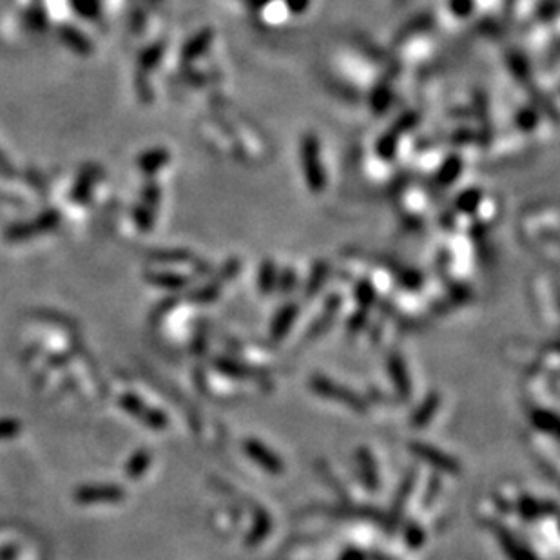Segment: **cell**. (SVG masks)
I'll list each match as a JSON object with an SVG mask.
<instances>
[{
    "label": "cell",
    "instance_id": "30",
    "mask_svg": "<svg viewBox=\"0 0 560 560\" xmlns=\"http://www.w3.org/2000/svg\"><path fill=\"white\" fill-rule=\"evenodd\" d=\"M406 540L408 544L412 546L413 549L419 548L421 544L425 542V532H423V527L419 526V524L416 522H410L406 526Z\"/></svg>",
    "mask_w": 560,
    "mask_h": 560
},
{
    "label": "cell",
    "instance_id": "33",
    "mask_svg": "<svg viewBox=\"0 0 560 560\" xmlns=\"http://www.w3.org/2000/svg\"><path fill=\"white\" fill-rule=\"evenodd\" d=\"M18 432V423L15 421H0V439L11 437Z\"/></svg>",
    "mask_w": 560,
    "mask_h": 560
},
{
    "label": "cell",
    "instance_id": "7",
    "mask_svg": "<svg viewBox=\"0 0 560 560\" xmlns=\"http://www.w3.org/2000/svg\"><path fill=\"white\" fill-rule=\"evenodd\" d=\"M355 459H358L359 472H361L365 486L370 491H375L379 488V477H377L379 474H377V466H375V459L372 452L368 448H359L355 452Z\"/></svg>",
    "mask_w": 560,
    "mask_h": 560
},
{
    "label": "cell",
    "instance_id": "31",
    "mask_svg": "<svg viewBox=\"0 0 560 560\" xmlns=\"http://www.w3.org/2000/svg\"><path fill=\"white\" fill-rule=\"evenodd\" d=\"M290 15H303L310 8V0H281Z\"/></svg>",
    "mask_w": 560,
    "mask_h": 560
},
{
    "label": "cell",
    "instance_id": "32",
    "mask_svg": "<svg viewBox=\"0 0 560 560\" xmlns=\"http://www.w3.org/2000/svg\"><path fill=\"white\" fill-rule=\"evenodd\" d=\"M358 297H359V301H361V303L365 307H370L372 303H374V289H372V287L367 283V281H362V283L359 285Z\"/></svg>",
    "mask_w": 560,
    "mask_h": 560
},
{
    "label": "cell",
    "instance_id": "1",
    "mask_svg": "<svg viewBox=\"0 0 560 560\" xmlns=\"http://www.w3.org/2000/svg\"><path fill=\"white\" fill-rule=\"evenodd\" d=\"M301 165H303V176H305L310 193H323L326 178L321 161V145H319L317 136L312 132L303 136V142H301Z\"/></svg>",
    "mask_w": 560,
    "mask_h": 560
},
{
    "label": "cell",
    "instance_id": "9",
    "mask_svg": "<svg viewBox=\"0 0 560 560\" xmlns=\"http://www.w3.org/2000/svg\"><path fill=\"white\" fill-rule=\"evenodd\" d=\"M297 316V307L296 305H285L280 312L276 314L274 321L270 325V338L274 341H280L285 336L289 334L290 326L294 325Z\"/></svg>",
    "mask_w": 560,
    "mask_h": 560
},
{
    "label": "cell",
    "instance_id": "27",
    "mask_svg": "<svg viewBox=\"0 0 560 560\" xmlns=\"http://www.w3.org/2000/svg\"><path fill=\"white\" fill-rule=\"evenodd\" d=\"M71 6L74 8V11L82 15L86 18H95L98 17L100 6L98 0H71Z\"/></svg>",
    "mask_w": 560,
    "mask_h": 560
},
{
    "label": "cell",
    "instance_id": "13",
    "mask_svg": "<svg viewBox=\"0 0 560 560\" xmlns=\"http://www.w3.org/2000/svg\"><path fill=\"white\" fill-rule=\"evenodd\" d=\"M482 200H484V193L481 189H464L457 198H455V209L464 216H472L474 212H477L482 205Z\"/></svg>",
    "mask_w": 560,
    "mask_h": 560
},
{
    "label": "cell",
    "instance_id": "35",
    "mask_svg": "<svg viewBox=\"0 0 560 560\" xmlns=\"http://www.w3.org/2000/svg\"><path fill=\"white\" fill-rule=\"evenodd\" d=\"M247 2H248V6H251L252 11L258 13L261 8H265L268 2H272V0H247Z\"/></svg>",
    "mask_w": 560,
    "mask_h": 560
},
{
    "label": "cell",
    "instance_id": "11",
    "mask_svg": "<svg viewBox=\"0 0 560 560\" xmlns=\"http://www.w3.org/2000/svg\"><path fill=\"white\" fill-rule=\"evenodd\" d=\"M212 37H215V33H212L210 29H202V31L194 35V37L187 42L185 47L181 50V58H183L185 62H190L194 58L202 57V55L209 50Z\"/></svg>",
    "mask_w": 560,
    "mask_h": 560
},
{
    "label": "cell",
    "instance_id": "16",
    "mask_svg": "<svg viewBox=\"0 0 560 560\" xmlns=\"http://www.w3.org/2000/svg\"><path fill=\"white\" fill-rule=\"evenodd\" d=\"M98 174H100L98 169H96V167H93V165L84 169V173L80 174L79 180H76V183H74L73 193H71V196H73L74 202H79V203L86 202L87 196H89V193H91V189H93V183H95V180L98 178Z\"/></svg>",
    "mask_w": 560,
    "mask_h": 560
},
{
    "label": "cell",
    "instance_id": "3",
    "mask_svg": "<svg viewBox=\"0 0 560 560\" xmlns=\"http://www.w3.org/2000/svg\"><path fill=\"white\" fill-rule=\"evenodd\" d=\"M410 452H412L416 457H419L423 462H426V464H430L432 468H435L437 472H445V474L450 475L461 474V464H459V461L450 457L448 453L435 448V446L416 441V442H410Z\"/></svg>",
    "mask_w": 560,
    "mask_h": 560
},
{
    "label": "cell",
    "instance_id": "28",
    "mask_svg": "<svg viewBox=\"0 0 560 560\" xmlns=\"http://www.w3.org/2000/svg\"><path fill=\"white\" fill-rule=\"evenodd\" d=\"M156 258L158 261H173V263H183V261H190L193 256L187 251H164V252H154L153 260Z\"/></svg>",
    "mask_w": 560,
    "mask_h": 560
},
{
    "label": "cell",
    "instance_id": "19",
    "mask_svg": "<svg viewBox=\"0 0 560 560\" xmlns=\"http://www.w3.org/2000/svg\"><path fill=\"white\" fill-rule=\"evenodd\" d=\"M548 510L555 511V504L553 503H544V501H537L532 497H524L519 503V511L522 513V517L532 519V517H542L548 513Z\"/></svg>",
    "mask_w": 560,
    "mask_h": 560
},
{
    "label": "cell",
    "instance_id": "25",
    "mask_svg": "<svg viewBox=\"0 0 560 560\" xmlns=\"http://www.w3.org/2000/svg\"><path fill=\"white\" fill-rule=\"evenodd\" d=\"M164 57V45L156 44L151 45L149 50H145L140 57V69L142 71H151L153 67L158 66V62Z\"/></svg>",
    "mask_w": 560,
    "mask_h": 560
},
{
    "label": "cell",
    "instance_id": "4",
    "mask_svg": "<svg viewBox=\"0 0 560 560\" xmlns=\"http://www.w3.org/2000/svg\"><path fill=\"white\" fill-rule=\"evenodd\" d=\"M244 450L245 453H247V457L251 459L254 464L260 466L261 470L274 475L283 474L285 470L283 461H281L272 450H268L261 441H258V439H245Z\"/></svg>",
    "mask_w": 560,
    "mask_h": 560
},
{
    "label": "cell",
    "instance_id": "14",
    "mask_svg": "<svg viewBox=\"0 0 560 560\" xmlns=\"http://www.w3.org/2000/svg\"><path fill=\"white\" fill-rule=\"evenodd\" d=\"M171 160V154L165 151V149H151V151H147V153L142 154L140 158H138V167H140L144 173H158V171L161 169V167H165V165L169 164Z\"/></svg>",
    "mask_w": 560,
    "mask_h": 560
},
{
    "label": "cell",
    "instance_id": "24",
    "mask_svg": "<svg viewBox=\"0 0 560 560\" xmlns=\"http://www.w3.org/2000/svg\"><path fill=\"white\" fill-rule=\"evenodd\" d=\"M270 526L272 524H270V519H268L267 513H265L263 510L258 511V515H256V524H254V527L251 530V535H248V542L251 544L260 542V540L268 533Z\"/></svg>",
    "mask_w": 560,
    "mask_h": 560
},
{
    "label": "cell",
    "instance_id": "17",
    "mask_svg": "<svg viewBox=\"0 0 560 560\" xmlns=\"http://www.w3.org/2000/svg\"><path fill=\"white\" fill-rule=\"evenodd\" d=\"M122 491L118 486H93V488H84L82 491H79L80 501L86 503H93V501H116L122 498Z\"/></svg>",
    "mask_w": 560,
    "mask_h": 560
},
{
    "label": "cell",
    "instance_id": "29",
    "mask_svg": "<svg viewBox=\"0 0 560 560\" xmlns=\"http://www.w3.org/2000/svg\"><path fill=\"white\" fill-rule=\"evenodd\" d=\"M153 283L161 285L164 289H180L181 285H185L187 280L183 276H176V274H161V276L151 278Z\"/></svg>",
    "mask_w": 560,
    "mask_h": 560
},
{
    "label": "cell",
    "instance_id": "18",
    "mask_svg": "<svg viewBox=\"0 0 560 560\" xmlns=\"http://www.w3.org/2000/svg\"><path fill=\"white\" fill-rule=\"evenodd\" d=\"M60 38H62V42L67 45V47H71V50L76 51V53L87 55L91 53V50H93L89 40L86 38V35L80 33L79 29L62 28L60 29Z\"/></svg>",
    "mask_w": 560,
    "mask_h": 560
},
{
    "label": "cell",
    "instance_id": "34",
    "mask_svg": "<svg viewBox=\"0 0 560 560\" xmlns=\"http://www.w3.org/2000/svg\"><path fill=\"white\" fill-rule=\"evenodd\" d=\"M0 174H4V176H13L15 174L13 165L6 160V156L2 153H0Z\"/></svg>",
    "mask_w": 560,
    "mask_h": 560
},
{
    "label": "cell",
    "instance_id": "36",
    "mask_svg": "<svg viewBox=\"0 0 560 560\" xmlns=\"http://www.w3.org/2000/svg\"><path fill=\"white\" fill-rule=\"evenodd\" d=\"M341 560H365V556H362L361 552H355V549H348V552H346L345 555L341 556Z\"/></svg>",
    "mask_w": 560,
    "mask_h": 560
},
{
    "label": "cell",
    "instance_id": "23",
    "mask_svg": "<svg viewBox=\"0 0 560 560\" xmlns=\"http://www.w3.org/2000/svg\"><path fill=\"white\" fill-rule=\"evenodd\" d=\"M278 283V268L274 261H265L260 270V290L263 294H268L274 290Z\"/></svg>",
    "mask_w": 560,
    "mask_h": 560
},
{
    "label": "cell",
    "instance_id": "12",
    "mask_svg": "<svg viewBox=\"0 0 560 560\" xmlns=\"http://www.w3.org/2000/svg\"><path fill=\"white\" fill-rule=\"evenodd\" d=\"M497 537L511 560H535L533 553L526 552L522 544H520L515 537L511 535L506 527H497Z\"/></svg>",
    "mask_w": 560,
    "mask_h": 560
},
{
    "label": "cell",
    "instance_id": "6",
    "mask_svg": "<svg viewBox=\"0 0 560 560\" xmlns=\"http://www.w3.org/2000/svg\"><path fill=\"white\" fill-rule=\"evenodd\" d=\"M60 222V215L58 210H47L42 216H38L37 219H33L31 223H22V225L13 227L11 231L8 232V238L11 239H21V238H31L35 234H42V232L53 231L55 227Z\"/></svg>",
    "mask_w": 560,
    "mask_h": 560
},
{
    "label": "cell",
    "instance_id": "5",
    "mask_svg": "<svg viewBox=\"0 0 560 560\" xmlns=\"http://www.w3.org/2000/svg\"><path fill=\"white\" fill-rule=\"evenodd\" d=\"M158 205H160V189L156 183H149L142 190V203L135 210L136 225L140 227L142 231H149V227L153 225Z\"/></svg>",
    "mask_w": 560,
    "mask_h": 560
},
{
    "label": "cell",
    "instance_id": "22",
    "mask_svg": "<svg viewBox=\"0 0 560 560\" xmlns=\"http://www.w3.org/2000/svg\"><path fill=\"white\" fill-rule=\"evenodd\" d=\"M446 8L452 13V17L459 18V21H466L472 15H475L477 9V0H448Z\"/></svg>",
    "mask_w": 560,
    "mask_h": 560
},
{
    "label": "cell",
    "instance_id": "26",
    "mask_svg": "<svg viewBox=\"0 0 560 560\" xmlns=\"http://www.w3.org/2000/svg\"><path fill=\"white\" fill-rule=\"evenodd\" d=\"M149 462H151V457H149L147 452H138V453H136V455L131 459V462H129V466H127L129 477H132V479L140 477V475L144 474L145 470H147Z\"/></svg>",
    "mask_w": 560,
    "mask_h": 560
},
{
    "label": "cell",
    "instance_id": "8",
    "mask_svg": "<svg viewBox=\"0 0 560 560\" xmlns=\"http://www.w3.org/2000/svg\"><path fill=\"white\" fill-rule=\"evenodd\" d=\"M388 370H390L392 381L396 384L401 397H403V399H408V397H410V390H412V383H410V377H408V370L403 358L397 354L390 355V358H388Z\"/></svg>",
    "mask_w": 560,
    "mask_h": 560
},
{
    "label": "cell",
    "instance_id": "10",
    "mask_svg": "<svg viewBox=\"0 0 560 560\" xmlns=\"http://www.w3.org/2000/svg\"><path fill=\"white\" fill-rule=\"evenodd\" d=\"M439 403H441V397H439L437 392L428 394V396L425 397V401H423V403L417 406L416 412H413L412 426H416V428H425L430 421L433 419L437 410H439Z\"/></svg>",
    "mask_w": 560,
    "mask_h": 560
},
{
    "label": "cell",
    "instance_id": "15",
    "mask_svg": "<svg viewBox=\"0 0 560 560\" xmlns=\"http://www.w3.org/2000/svg\"><path fill=\"white\" fill-rule=\"evenodd\" d=\"M462 173V160L457 154H450V158H446L437 171V181L445 185H452L453 181L457 180Z\"/></svg>",
    "mask_w": 560,
    "mask_h": 560
},
{
    "label": "cell",
    "instance_id": "21",
    "mask_svg": "<svg viewBox=\"0 0 560 560\" xmlns=\"http://www.w3.org/2000/svg\"><path fill=\"white\" fill-rule=\"evenodd\" d=\"M413 486V474H408L406 479L401 484L399 491H397L396 498H394V506H392V520H397L399 515L403 513L404 506H406V501L410 497V490Z\"/></svg>",
    "mask_w": 560,
    "mask_h": 560
},
{
    "label": "cell",
    "instance_id": "20",
    "mask_svg": "<svg viewBox=\"0 0 560 560\" xmlns=\"http://www.w3.org/2000/svg\"><path fill=\"white\" fill-rule=\"evenodd\" d=\"M530 421L532 425L535 426L537 430L544 433H552L555 435L556 430H559V421H556V416L553 412H548V410H533L532 416H530Z\"/></svg>",
    "mask_w": 560,
    "mask_h": 560
},
{
    "label": "cell",
    "instance_id": "2",
    "mask_svg": "<svg viewBox=\"0 0 560 560\" xmlns=\"http://www.w3.org/2000/svg\"><path fill=\"white\" fill-rule=\"evenodd\" d=\"M310 390L316 392L317 396L325 397V399H332V401H339L341 404L348 406L354 412H365V403H362L361 397L358 394H354L352 390H348L346 387H341L336 381L328 379L325 375H312L309 383Z\"/></svg>",
    "mask_w": 560,
    "mask_h": 560
}]
</instances>
